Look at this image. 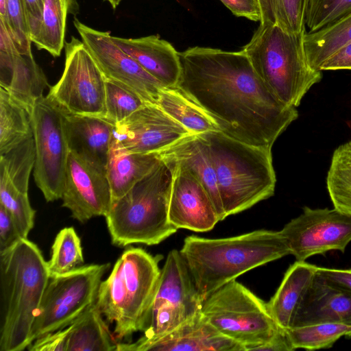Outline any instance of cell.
<instances>
[{
  "instance_id": "obj_36",
  "label": "cell",
  "mask_w": 351,
  "mask_h": 351,
  "mask_svg": "<svg viewBox=\"0 0 351 351\" xmlns=\"http://www.w3.org/2000/svg\"><path fill=\"white\" fill-rule=\"evenodd\" d=\"M0 205L9 212L23 238H27L34 227L36 213L30 205L28 193L19 191L0 178Z\"/></svg>"
},
{
  "instance_id": "obj_38",
  "label": "cell",
  "mask_w": 351,
  "mask_h": 351,
  "mask_svg": "<svg viewBox=\"0 0 351 351\" xmlns=\"http://www.w3.org/2000/svg\"><path fill=\"white\" fill-rule=\"evenodd\" d=\"M351 12V0H310L305 23L308 32L317 31Z\"/></svg>"
},
{
  "instance_id": "obj_17",
  "label": "cell",
  "mask_w": 351,
  "mask_h": 351,
  "mask_svg": "<svg viewBox=\"0 0 351 351\" xmlns=\"http://www.w3.org/2000/svg\"><path fill=\"white\" fill-rule=\"evenodd\" d=\"M245 351L217 330L200 311L171 332L135 342L117 343V351Z\"/></svg>"
},
{
  "instance_id": "obj_26",
  "label": "cell",
  "mask_w": 351,
  "mask_h": 351,
  "mask_svg": "<svg viewBox=\"0 0 351 351\" xmlns=\"http://www.w3.org/2000/svg\"><path fill=\"white\" fill-rule=\"evenodd\" d=\"M102 315L95 302L66 327V351L117 350V343Z\"/></svg>"
},
{
  "instance_id": "obj_3",
  "label": "cell",
  "mask_w": 351,
  "mask_h": 351,
  "mask_svg": "<svg viewBox=\"0 0 351 351\" xmlns=\"http://www.w3.org/2000/svg\"><path fill=\"white\" fill-rule=\"evenodd\" d=\"M2 319L0 350L21 351L32 343L33 324L50 278L48 263L27 238L0 254Z\"/></svg>"
},
{
  "instance_id": "obj_29",
  "label": "cell",
  "mask_w": 351,
  "mask_h": 351,
  "mask_svg": "<svg viewBox=\"0 0 351 351\" xmlns=\"http://www.w3.org/2000/svg\"><path fill=\"white\" fill-rule=\"evenodd\" d=\"M156 104L192 134L219 130L210 117L176 87L162 88Z\"/></svg>"
},
{
  "instance_id": "obj_10",
  "label": "cell",
  "mask_w": 351,
  "mask_h": 351,
  "mask_svg": "<svg viewBox=\"0 0 351 351\" xmlns=\"http://www.w3.org/2000/svg\"><path fill=\"white\" fill-rule=\"evenodd\" d=\"M63 73L46 96L62 112L104 117L106 77L82 40L66 42Z\"/></svg>"
},
{
  "instance_id": "obj_14",
  "label": "cell",
  "mask_w": 351,
  "mask_h": 351,
  "mask_svg": "<svg viewBox=\"0 0 351 351\" xmlns=\"http://www.w3.org/2000/svg\"><path fill=\"white\" fill-rule=\"evenodd\" d=\"M73 219L84 223L94 217L106 216L112 195L106 167L69 151L62 198Z\"/></svg>"
},
{
  "instance_id": "obj_24",
  "label": "cell",
  "mask_w": 351,
  "mask_h": 351,
  "mask_svg": "<svg viewBox=\"0 0 351 351\" xmlns=\"http://www.w3.org/2000/svg\"><path fill=\"white\" fill-rule=\"evenodd\" d=\"M160 160L158 153L128 152L112 141L106 166L112 204L152 171Z\"/></svg>"
},
{
  "instance_id": "obj_19",
  "label": "cell",
  "mask_w": 351,
  "mask_h": 351,
  "mask_svg": "<svg viewBox=\"0 0 351 351\" xmlns=\"http://www.w3.org/2000/svg\"><path fill=\"white\" fill-rule=\"evenodd\" d=\"M112 38L164 87L177 86L181 72L179 52L169 42L157 35Z\"/></svg>"
},
{
  "instance_id": "obj_18",
  "label": "cell",
  "mask_w": 351,
  "mask_h": 351,
  "mask_svg": "<svg viewBox=\"0 0 351 351\" xmlns=\"http://www.w3.org/2000/svg\"><path fill=\"white\" fill-rule=\"evenodd\" d=\"M322 323L351 324V292L328 283L315 271L291 328Z\"/></svg>"
},
{
  "instance_id": "obj_2",
  "label": "cell",
  "mask_w": 351,
  "mask_h": 351,
  "mask_svg": "<svg viewBox=\"0 0 351 351\" xmlns=\"http://www.w3.org/2000/svg\"><path fill=\"white\" fill-rule=\"evenodd\" d=\"M180 252L205 300L245 272L290 254V250L280 231L258 230L222 239L189 236Z\"/></svg>"
},
{
  "instance_id": "obj_27",
  "label": "cell",
  "mask_w": 351,
  "mask_h": 351,
  "mask_svg": "<svg viewBox=\"0 0 351 351\" xmlns=\"http://www.w3.org/2000/svg\"><path fill=\"white\" fill-rule=\"evenodd\" d=\"M77 10V0H45L41 23L32 42L53 57L60 56L65 45L67 15Z\"/></svg>"
},
{
  "instance_id": "obj_44",
  "label": "cell",
  "mask_w": 351,
  "mask_h": 351,
  "mask_svg": "<svg viewBox=\"0 0 351 351\" xmlns=\"http://www.w3.org/2000/svg\"><path fill=\"white\" fill-rule=\"evenodd\" d=\"M315 271L328 283L351 292V269L315 266Z\"/></svg>"
},
{
  "instance_id": "obj_48",
  "label": "cell",
  "mask_w": 351,
  "mask_h": 351,
  "mask_svg": "<svg viewBox=\"0 0 351 351\" xmlns=\"http://www.w3.org/2000/svg\"><path fill=\"white\" fill-rule=\"evenodd\" d=\"M261 25L277 24L278 0H258Z\"/></svg>"
},
{
  "instance_id": "obj_39",
  "label": "cell",
  "mask_w": 351,
  "mask_h": 351,
  "mask_svg": "<svg viewBox=\"0 0 351 351\" xmlns=\"http://www.w3.org/2000/svg\"><path fill=\"white\" fill-rule=\"evenodd\" d=\"M197 314H193L181 307L162 305L152 311L149 323L143 336L147 338L164 336Z\"/></svg>"
},
{
  "instance_id": "obj_21",
  "label": "cell",
  "mask_w": 351,
  "mask_h": 351,
  "mask_svg": "<svg viewBox=\"0 0 351 351\" xmlns=\"http://www.w3.org/2000/svg\"><path fill=\"white\" fill-rule=\"evenodd\" d=\"M204 300L180 251L171 250L160 271L152 311L170 305L197 314L201 311Z\"/></svg>"
},
{
  "instance_id": "obj_9",
  "label": "cell",
  "mask_w": 351,
  "mask_h": 351,
  "mask_svg": "<svg viewBox=\"0 0 351 351\" xmlns=\"http://www.w3.org/2000/svg\"><path fill=\"white\" fill-rule=\"evenodd\" d=\"M110 264H91L50 276L34 319L32 343L72 324L95 303L104 274Z\"/></svg>"
},
{
  "instance_id": "obj_4",
  "label": "cell",
  "mask_w": 351,
  "mask_h": 351,
  "mask_svg": "<svg viewBox=\"0 0 351 351\" xmlns=\"http://www.w3.org/2000/svg\"><path fill=\"white\" fill-rule=\"evenodd\" d=\"M200 135L210 149L226 217L274 195L276 178L271 148L245 143L219 130Z\"/></svg>"
},
{
  "instance_id": "obj_5",
  "label": "cell",
  "mask_w": 351,
  "mask_h": 351,
  "mask_svg": "<svg viewBox=\"0 0 351 351\" xmlns=\"http://www.w3.org/2000/svg\"><path fill=\"white\" fill-rule=\"evenodd\" d=\"M162 256L128 247L101 281L96 300L102 315L114 322L116 337L123 339L147 328L159 280Z\"/></svg>"
},
{
  "instance_id": "obj_8",
  "label": "cell",
  "mask_w": 351,
  "mask_h": 351,
  "mask_svg": "<svg viewBox=\"0 0 351 351\" xmlns=\"http://www.w3.org/2000/svg\"><path fill=\"white\" fill-rule=\"evenodd\" d=\"M201 312L217 330L241 345L245 351L254 350L281 328L267 304L235 280L208 295Z\"/></svg>"
},
{
  "instance_id": "obj_30",
  "label": "cell",
  "mask_w": 351,
  "mask_h": 351,
  "mask_svg": "<svg viewBox=\"0 0 351 351\" xmlns=\"http://www.w3.org/2000/svg\"><path fill=\"white\" fill-rule=\"evenodd\" d=\"M33 136L31 114L0 88V155Z\"/></svg>"
},
{
  "instance_id": "obj_25",
  "label": "cell",
  "mask_w": 351,
  "mask_h": 351,
  "mask_svg": "<svg viewBox=\"0 0 351 351\" xmlns=\"http://www.w3.org/2000/svg\"><path fill=\"white\" fill-rule=\"evenodd\" d=\"M0 86L31 114L36 103L49 86L47 77L33 54L17 52L9 74L0 80Z\"/></svg>"
},
{
  "instance_id": "obj_49",
  "label": "cell",
  "mask_w": 351,
  "mask_h": 351,
  "mask_svg": "<svg viewBox=\"0 0 351 351\" xmlns=\"http://www.w3.org/2000/svg\"><path fill=\"white\" fill-rule=\"evenodd\" d=\"M106 1H108L110 3V5H112V7L114 9H115L119 5V4L120 3L121 0H106Z\"/></svg>"
},
{
  "instance_id": "obj_43",
  "label": "cell",
  "mask_w": 351,
  "mask_h": 351,
  "mask_svg": "<svg viewBox=\"0 0 351 351\" xmlns=\"http://www.w3.org/2000/svg\"><path fill=\"white\" fill-rule=\"evenodd\" d=\"M234 15L254 21H261L258 0H220Z\"/></svg>"
},
{
  "instance_id": "obj_46",
  "label": "cell",
  "mask_w": 351,
  "mask_h": 351,
  "mask_svg": "<svg viewBox=\"0 0 351 351\" xmlns=\"http://www.w3.org/2000/svg\"><path fill=\"white\" fill-rule=\"evenodd\" d=\"M45 0H23L31 40L40 27Z\"/></svg>"
},
{
  "instance_id": "obj_1",
  "label": "cell",
  "mask_w": 351,
  "mask_h": 351,
  "mask_svg": "<svg viewBox=\"0 0 351 351\" xmlns=\"http://www.w3.org/2000/svg\"><path fill=\"white\" fill-rule=\"evenodd\" d=\"M176 88L200 106L219 130L245 143L271 148L298 117L274 95L243 50L194 47L179 52Z\"/></svg>"
},
{
  "instance_id": "obj_32",
  "label": "cell",
  "mask_w": 351,
  "mask_h": 351,
  "mask_svg": "<svg viewBox=\"0 0 351 351\" xmlns=\"http://www.w3.org/2000/svg\"><path fill=\"white\" fill-rule=\"evenodd\" d=\"M35 163L34 137L25 141L9 152L0 155V178L16 189L28 193L29 180Z\"/></svg>"
},
{
  "instance_id": "obj_31",
  "label": "cell",
  "mask_w": 351,
  "mask_h": 351,
  "mask_svg": "<svg viewBox=\"0 0 351 351\" xmlns=\"http://www.w3.org/2000/svg\"><path fill=\"white\" fill-rule=\"evenodd\" d=\"M326 186L334 208L351 215V141L333 152Z\"/></svg>"
},
{
  "instance_id": "obj_11",
  "label": "cell",
  "mask_w": 351,
  "mask_h": 351,
  "mask_svg": "<svg viewBox=\"0 0 351 351\" xmlns=\"http://www.w3.org/2000/svg\"><path fill=\"white\" fill-rule=\"evenodd\" d=\"M35 145L34 177L47 202L62 198L69 148L62 111L47 97L31 113Z\"/></svg>"
},
{
  "instance_id": "obj_7",
  "label": "cell",
  "mask_w": 351,
  "mask_h": 351,
  "mask_svg": "<svg viewBox=\"0 0 351 351\" xmlns=\"http://www.w3.org/2000/svg\"><path fill=\"white\" fill-rule=\"evenodd\" d=\"M171 171L162 159L156 167L114 202L105 216L112 243L157 245L177 228L169 221Z\"/></svg>"
},
{
  "instance_id": "obj_40",
  "label": "cell",
  "mask_w": 351,
  "mask_h": 351,
  "mask_svg": "<svg viewBox=\"0 0 351 351\" xmlns=\"http://www.w3.org/2000/svg\"><path fill=\"white\" fill-rule=\"evenodd\" d=\"M310 0H278L277 25L286 32L306 31V15Z\"/></svg>"
},
{
  "instance_id": "obj_15",
  "label": "cell",
  "mask_w": 351,
  "mask_h": 351,
  "mask_svg": "<svg viewBox=\"0 0 351 351\" xmlns=\"http://www.w3.org/2000/svg\"><path fill=\"white\" fill-rule=\"evenodd\" d=\"M191 134L158 105L149 103L114 124L112 141L132 153H158Z\"/></svg>"
},
{
  "instance_id": "obj_42",
  "label": "cell",
  "mask_w": 351,
  "mask_h": 351,
  "mask_svg": "<svg viewBox=\"0 0 351 351\" xmlns=\"http://www.w3.org/2000/svg\"><path fill=\"white\" fill-rule=\"evenodd\" d=\"M66 328L49 333L34 340L27 348L32 351H66Z\"/></svg>"
},
{
  "instance_id": "obj_33",
  "label": "cell",
  "mask_w": 351,
  "mask_h": 351,
  "mask_svg": "<svg viewBox=\"0 0 351 351\" xmlns=\"http://www.w3.org/2000/svg\"><path fill=\"white\" fill-rule=\"evenodd\" d=\"M286 330L295 350L329 348L341 337H351V324L343 323H322Z\"/></svg>"
},
{
  "instance_id": "obj_22",
  "label": "cell",
  "mask_w": 351,
  "mask_h": 351,
  "mask_svg": "<svg viewBox=\"0 0 351 351\" xmlns=\"http://www.w3.org/2000/svg\"><path fill=\"white\" fill-rule=\"evenodd\" d=\"M159 154L161 158L176 161L187 168L208 193L219 221L226 217L210 149L206 140L202 135L189 134Z\"/></svg>"
},
{
  "instance_id": "obj_20",
  "label": "cell",
  "mask_w": 351,
  "mask_h": 351,
  "mask_svg": "<svg viewBox=\"0 0 351 351\" xmlns=\"http://www.w3.org/2000/svg\"><path fill=\"white\" fill-rule=\"evenodd\" d=\"M62 112L69 150L106 167L114 124L102 117Z\"/></svg>"
},
{
  "instance_id": "obj_37",
  "label": "cell",
  "mask_w": 351,
  "mask_h": 351,
  "mask_svg": "<svg viewBox=\"0 0 351 351\" xmlns=\"http://www.w3.org/2000/svg\"><path fill=\"white\" fill-rule=\"evenodd\" d=\"M18 51L32 53L30 32L23 0H6V18L1 19Z\"/></svg>"
},
{
  "instance_id": "obj_13",
  "label": "cell",
  "mask_w": 351,
  "mask_h": 351,
  "mask_svg": "<svg viewBox=\"0 0 351 351\" xmlns=\"http://www.w3.org/2000/svg\"><path fill=\"white\" fill-rule=\"evenodd\" d=\"M73 24L106 79L130 86L145 101L156 104L159 92L164 86L124 51L114 41L109 32L93 29L76 17Z\"/></svg>"
},
{
  "instance_id": "obj_16",
  "label": "cell",
  "mask_w": 351,
  "mask_h": 351,
  "mask_svg": "<svg viewBox=\"0 0 351 351\" xmlns=\"http://www.w3.org/2000/svg\"><path fill=\"white\" fill-rule=\"evenodd\" d=\"M171 171L169 204L170 223L177 229L197 232L211 230L219 221L215 207L204 187L184 165L161 158Z\"/></svg>"
},
{
  "instance_id": "obj_23",
  "label": "cell",
  "mask_w": 351,
  "mask_h": 351,
  "mask_svg": "<svg viewBox=\"0 0 351 351\" xmlns=\"http://www.w3.org/2000/svg\"><path fill=\"white\" fill-rule=\"evenodd\" d=\"M315 266L296 261L288 268L275 294L267 302L280 328H291L299 305L315 274Z\"/></svg>"
},
{
  "instance_id": "obj_41",
  "label": "cell",
  "mask_w": 351,
  "mask_h": 351,
  "mask_svg": "<svg viewBox=\"0 0 351 351\" xmlns=\"http://www.w3.org/2000/svg\"><path fill=\"white\" fill-rule=\"evenodd\" d=\"M23 237L9 212L0 205V254L16 245Z\"/></svg>"
},
{
  "instance_id": "obj_34",
  "label": "cell",
  "mask_w": 351,
  "mask_h": 351,
  "mask_svg": "<svg viewBox=\"0 0 351 351\" xmlns=\"http://www.w3.org/2000/svg\"><path fill=\"white\" fill-rule=\"evenodd\" d=\"M84 256L81 240L73 227L62 229L51 247V256L47 262L51 276L71 272L81 267Z\"/></svg>"
},
{
  "instance_id": "obj_47",
  "label": "cell",
  "mask_w": 351,
  "mask_h": 351,
  "mask_svg": "<svg viewBox=\"0 0 351 351\" xmlns=\"http://www.w3.org/2000/svg\"><path fill=\"white\" fill-rule=\"evenodd\" d=\"M254 350L293 351L295 348L291 344L287 330L280 328L270 340L257 346Z\"/></svg>"
},
{
  "instance_id": "obj_45",
  "label": "cell",
  "mask_w": 351,
  "mask_h": 351,
  "mask_svg": "<svg viewBox=\"0 0 351 351\" xmlns=\"http://www.w3.org/2000/svg\"><path fill=\"white\" fill-rule=\"evenodd\" d=\"M341 69L351 70V43L335 53L320 68L322 71Z\"/></svg>"
},
{
  "instance_id": "obj_35",
  "label": "cell",
  "mask_w": 351,
  "mask_h": 351,
  "mask_svg": "<svg viewBox=\"0 0 351 351\" xmlns=\"http://www.w3.org/2000/svg\"><path fill=\"white\" fill-rule=\"evenodd\" d=\"M147 104L149 102L130 86L106 78L104 118L112 123L122 121Z\"/></svg>"
},
{
  "instance_id": "obj_6",
  "label": "cell",
  "mask_w": 351,
  "mask_h": 351,
  "mask_svg": "<svg viewBox=\"0 0 351 351\" xmlns=\"http://www.w3.org/2000/svg\"><path fill=\"white\" fill-rule=\"evenodd\" d=\"M306 32L290 33L277 24L260 25L242 49L267 89L295 108L322 78V71L308 62L304 46Z\"/></svg>"
},
{
  "instance_id": "obj_28",
  "label": "cell",
  "mask_w": 351,
  "mask_h": 351,
  "mask_svg": "<svg viewBox=\"0 0 351 351\" xmlns=\"http://www.w3.org/2000/svg\"><path fill=\"white\" fill-rule=\"evenodd\" d=\"M351 43V12L313 32H306L304 46L311 66L320 70L335 53Z\"/></svg>"
},
{
  "instance_id": "obj_12",
  "label": "cell",
  "mask_w": 351,
  "mask_h": 351,
  "mask_svg": "<svg viewBox=\"0 0 351 351\" xmlns=\"http://www.w3.org/2000/svg\"><path fill=\"white\" fill-rule=\"evenodd\" d=\"M298 261L331 250L344 252L351 242V215L333 208H303L280 230Z\"/></svg>"
}]
</instances>
